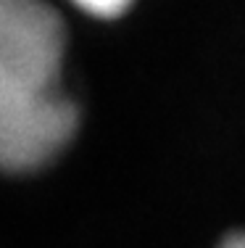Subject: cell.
I'll return each instance as SVG.
<instances>
[{
  "mask_svg": "<svg viewBox=\"0 0 245 248\" xmlns=\"http://www.w3.org/2000/svg\"><path fill=\"white\" fill-rule=\"evenodd\" d=\"M219 248H245V230H240V232H232V235H227V238L219 243Z\"/></svg>",
  "mask_w": 245,
  "mask_h": 248,
  "instance_id": "3",
  "label": "cell"
},
{
  "mask_svg": "<svg viewBox=\"0 0 245 248\" xmlns=\"http://www.w3.org/2000/svg\"><path fill=\"white\" fill-rule=\"evenodd\" d=\"M85 14L98 16V19H116L130 8L135 0H74Z\"/></svg>",
  "mask_w": 245,
  "mask_h": 248,
  "instance_id": "2",
  "label": "cell"
},
{
  "mask_svg": "<svg viewBox=\"0 0 245 248\" xmlns=\"http://www.w3.org/2000/svg\"><path fill=\"white\" fill-rule=\"evenodd\" d=\"M66 24L48 0H0V169L37 172L79 129L63 79Z\"/></svg>",
  "mask_w": 245,
  "mask_h": 248,
  "instance_id": "1",
  "label": "cell"
}]
</instances>
